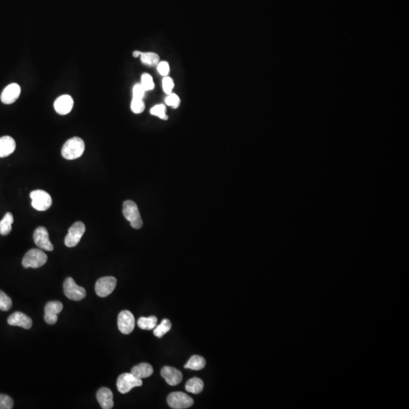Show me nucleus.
Wrapping results in <instances>:
<instances>
[{
  "mask_svg": "<svg viewBox=\"0 0 409 409\" xmlns=\"http://www.w3.org/2000/svg\"><path fill=\"white\" fill-rule=\"evenodd\" d=\"M85 149V144L81 138L75 136L68 139L64 144L62 155L67 160H75L81 157Z\"/></svg>",
  "mask_w": 409,
  "mask_h": 409,
  "instance_id": "1",
  "label": "nucleus"
},
{
  "mask_svg": "<svg viewBox=\"0 0 409 409\" xmlns=\"http://www.w3.org/2000/svg\"><path fill=\"white\" fill-rule=\"evenodd\" d=\"M47 256L44 251L39 249H33L28 251L23 258L22 266L25 269L32 268L38 269L42 267L46 263Z\"/></svg>",
  "mask_w": 409,
  "mask_h": 409,
  "instance_id": "2",
  "label": "nucleus"
},
{
  "mask_svg": "<svg viewBox=\"0 0 409 409\" xmlns=\"http://www.w3.org/2000/svg\"><path fill=\"white\" fill-rule=\"evenodd\" d=\"M123 215L135 229H140L142 220L136 204L134 201L127 200L123 204Z\"/></svg>",
  "mask_w": 409,
  "mask_h": 409,
  "instance_id": "3",
  "label": "nucleus"
},
{
  "mask_svg": "<svg viewBox=\"0 0 409 409\" xmlns=\"http://www.w3.org/2000/svg\"><path fill=\"white\" fill-rule=\"evenodd\" d=\"M31 206L34 209L41 212L47 210L51 207L52 199L50 195L42 189H37L31 192Z\"/></svg>",
  "mask_w": 409,
  "mask_h": 409,
  "instance_id": "4",
  "label": "nucleus"
},
{
  "mask_svg": "<svg viewBox=\"0 0 409 409\" xmlns=\"http://www.w3.org/2000/svg\"><path fill=\"white\" fill-rule=\"evenodd\" d=\"M142 381L141 379L135 377L131 373L121 374L117 380V387L118 391L122 394L129 393L135 387H141Z\"/></svg>",
  "mask_w": 409,
  "mask_h": 409,
  "instance_id": "5",
  "label": "nucleus"
},
{
  "mask_svg": "<svg viewBox=\"0 0 409 409\" xmlns=\"http://www.w3.org/2000/svg\"><path fill=\"white\" fill-rule=\"evenodd\" d=\"M168 406L174 409H185L191 407L194 401L190 396L182 392L171 393L167 399Z\"/></svg>",
  "mask_w": 409,
  "mask_h": 409,
  "instance_id": "6",
  "label": "nucleus"
},
{
  "mask_svg": "<svg viewBox=\"0 0 409 409\" xmlns=\"http://www.w3.org/2000/svg\"><path fill=\"white\" fill-rule=\"evenodd\" d=\"M86 227L83 222H75L68 229V233L65 236V244L68 247H75L81 241L83 235L85 233Z\"/></svg>",
  "mask_w": 409,
  "mask_h": 409,
  "instance_id": "7",
  "label": "nucleus"
},
{
  "mask_svg": "<svg viewBox=\"0 0 409 409\" xmlns=\"http://www.w3.org/2000/svg\"><path fill=\"white\" fill-rule=\"evenodd\" d=\"M64 293L67 298L74 301L82 300L86 296V290L84 288L77 285L71 277H68L64 282Z\"/></svg>",
  "mask_w": 409,
  "mask_h": 409,
  "instance_id": "8",
  "label": "nucleus"
},
{
  "mask_svg": "<svg viewBox=\"0 0 409 409\" xmlns=\"http://www.w3.org/2000/svg\"><path fill=\"white\" fill-rule=\"evenodd\" d=\"M117 280L114 276H104L95 283V293L99 297L109 296L116 287Z\"/></svg>",
  "mask_w": 409,
  "mask_h": 409,
  "instance_id": "9",
  "label": "nucleus"
},
{
  "mask_svg": "<svg viewBox=\"0 0 409 409\" xmlns=\"http://www.w3.org/2000/svg\"><path fill=\"white\" fill-rule=\"evenodd\" d=\"M118 329L122 333L130 334L135 329V316L130 311H122L118 315Z\"/></svg>",
  "mask_w": 409,
  "mask_h": 409,
  "instance_id": "10",
  "label": "nucleus"
},
{
  "mask_svg": "<svg viewBox=\"0 0 409 409\" xmlns=\"http://www.w3.org/2000/svg\"><path fill=\"white\" fill-rule=\"evenodd\" d=\"M34 243L40 249L45 251L53 250V245L49 240L48 230L44 227H39L34 233Z\"/></svg>",
  "mask_w": 409,
  "mask_h": 409,
  "instance_id": "11",
  "label": "nucleus"
},
{
  "mask_svg": "<svg viewBox=\"0 0 409 409\" xmlns=\"http://www.w3.org/2000/svg\"><path fill=\"white\" fill-rule=\"evenodd\" d=\"M63 309V305L58 301H52L47 303L45 306L44 320L48 324H55L58 320V315Z\"/></svg>",
  "mask_w": 409,
  "mask_h": 409,
  "instance_id": "12",
  "label": "nucleus"
},
{
  "mask_svg": "<svg viewBox=\"0 0 409 409\" xmlns=\"http://www.w3.org/2000/svg\"><path fill=\"white\" fill-rule=\"evenodd\" d=\"M161 375L170 386H176L183 380L182 372L170 366H165L161 370Z\"/></svg>",
  "mask_w": 409,
  "mask_h": 409,
  "instance_id": "13",
  "label": "nucleus"
},
{
  "mask_svg": "<svg viewBox=\"0 0 409 409\" xmlns=\"http://www.w3.org/2000/svg\"><path fill=\"white\" fill-rule=\"evenodd\" d=\"M74 100L69 95H61L54 103V109L61 115H68L73 109Z\"/></svg>",
  "mask_w": 409,
  "mask_h": 409,
  "instance_id": "14",
  "label": "nucleus"
},
{
  "mask_svg": "<svg viewBox=\"0 0 409 409\" xmlns=\"http://www.w3.org/2000/svg\"><path fill=\"white\" fill-rule=\"evenodd\" d=\"M21 94V88L18 84H11L7 86L1 94L2 103L9 105L15 102Z\"/></svg>",
  "mask_w": 409,
  "mask_h": 409,
  "instance_id": "15",
  "label": "nucleus"
},
{
  "mask_svg": "<svg viewBox=\"0 0 409 409\" xmlns=\"http://www.w3.org/2000/svg\"><path fill=\"white\" fill-rule=\"evenodd\" d=\"M8 323L11 326H18L24 329L31 328L32 327V320L22 312H16L8 317Z\"/></svg>",
  "mask_w": 409,
  "mask_h": 409,
  "instance_id": "16",
  "label": "nucleus"
},
{
  "mask_svg": "<svg viewBox=\"0 0 409 409\" xmlns=\"http://www.w3.org/2000/svg\"><path fill=\"white\" fill-rule=\"evenodd\" d=\"M96 399L102 409H111L113 408V393L110 389L102 387L98 390Z\"/></svg>",
  "mask_w": 409,
  "mask_h": 409,
  "instance_id": "17",
  "label": "nucleus"
},
{
  "mask_svg": "<svg viewBox=\"0 0 409 409\" xmlns=\"http://www.w3.org/2000/svg\"><path fill=\"white\" fill-rule=\"evenodd\" d=\"M16 148L15 139L9 136L0 137V158L7 157L13 153Z\"/></svg>",
  "mask_w": 409,
  "mask_h": 409,
  "instance_id": "18",
  "label": "nucleus"
},
{
  "mask_svg": "<svg viewBox=\"0 0 409 409\" xmlns=\"http://www.w3.org/2000/svg\"><path fill=\"white\" fill-rule=\"evenodd\" d=\"M131 374H133L137 378H147L153 374V367L148 363H141L135 366L131 369Z\"/></svg>",
  "mask_w": 409,
  "mask_h": 409,
  "instance_id": "19",
  "label": "nucleus"
},
{
  "mask_svg": "<svg viewBox=\"0 0 409 409\" xmlns=\"http://www.w3.org/2000/svg\"><path fill=\"white\" fill-rule=\"evenodd\" d=\"M203 381L198 377L189 379L186 383V390L193 394H199L203 390Z\"/></svg>",
  "mask_w": 409,
  "mask_h": 409,
  "instance_id": "20",
  "label": "nucleus"
},
{
  "mask_svg": "<svg viewBox=\"0 0 409 409\" xmlns=\"http://www.w3.org/2000/svg\"><path fill=\"white\" fill-rule=\"evenodd\" d=\"M14 222V217L11 212H7L3 219L0 221V234L8 235L11 231V225Z\"/></svg>",
  "mask_w": 409,
  "mask_h": 409,
  "instance_id": "21",
  "label": "nucleus"
},
{
  "mask_svg": "<svg viewBox=\"0 0 409 409\" xmlns=\"http://www.w3.org/2000/svg\"><path fill=\"white\" fill-rule=\"evenodd\" d=\"M206 360L202 356H192L188 361V363L185 364L184 367L190 370H202L206 366Z\"/></svg>",
  "mask_w": 409,
  "mask_h": 409,
  "instance_id": "22",
  "label": "nucleus"
},
{
  "mask_svg": "<svg viewBox=\"0 0 409 409\" xmlns=\"http://www.w3.org/2000/svg\"><path fill=\"white\" fill-rule=\"evenodd\" d=\"M158 318L155 316L150 317H141L138 320L137 324L139 328L142 330H150L155 328L157 324Z\"/></svg>",
  "mask_w": 409,
  "mask_h": 409,
  "instance_id": "23",
  "label": "nucleus"
},
{
  "mask_svg": "<svg viewBox=\"0 0 409 409\" xmlns=\"http://www.w3.org/2000/svg\"><path fill=\"white\" fill-rule=\"evenodd\" d=\"M140 59L144 65L151 67L156 66L159 63V55L155 52H142Z\"/></svg>",
  "mask_w": 409,
  "mask_h": 409,
  "instance_id": "24",
  "label": "nucleus"
},
{
  "mask_svg": "<svg viewBox=\"0 0 409 409\" xmlns=\"http://www.w3.org/2000/svg\"><path fill=\"white\" fill-rule=\"evenodd\" d=\"M172 328V323L168 319H164L159 325L154 328V335L158 338H162Z\"/></svg>",
  "mask_w": 409,
  "mask_h": 409,
  "instance_id": "25",
  "label": "nucleus"
},
{
  "mask_svg": "<svg viewBox=\"0 0 409 409\" xmlns=\"http://www.w3.org/2000/svg\"><path fill=\"white\" fill-rule=\"evenodd\" d=\"M12 306V302L9 296H7L3 291L0 290V310L7 312Z\"/></svg>",
  "mask_w": 409,
  "mask_h": 409,
  "instance_id": "26",
  "label": "nucleus"
},
{
  "mask_svg": "<svg viewBox=\"0 0 409 409\" xmlns=\"http://www.w3.org/2000/svg\"><path fill=\"white\" fill-rule=\"evenodd\" d=\"M150 113L151 115L159 117V118L162 120H167L168 118V115H166V108L162 104L152 107L150 110Z\"/></svg>",
  "mask_w": 409,
  "mask_h": 409,
  "instance_id": "27",
  "label": "nucleus"
},
{
  "mask_svg": "<svg viewBox=\"0 0 409 409\" xmlns=\"http://www.w3.org/2000/svg\"><path fill=\"white\" fill-rule=\"evenodd\" d=\"M141 85L146 91L153 90L155 84H154L152 76L147 73L142 74V77H141Z\"/></svg>",
  "mask_w": 409,
  "mask_h": 409,
  "instance_id": "28",
  "label": "nucleus"
},
{
  "mask_svg": "<svg viewBox=\"0 0 409 409\" xmlns=\"http://www.w3.org/2000/svg\"><path fill=\"white\" fill-rule=\"evenodd\" d=\"M131 111L135 114H140L145 109V104L142 99H134L131 101Z\"/></svg>",
  "mask_w": 409,
  "mask_h": 409,
  "instance_id": "29",
  "label": "nucleus"
},
{
  "mask_svg": "<svg viewBox=\"0 0 409 409\" xmlns=\"http://www.w3.org/2000/svg\"><path fill=\"white\" fill-rule=\"evenodd\" d=\"M13 406V400L10 396L0 394V409H11Z\"/></svg>",
  "mask_w": 409,
  "mask_h": 409,
  "instance_id": "30",
  "label": "nucleus"
},
{
  "mask_svg": "<svg viewBox=\"0 0 409 409\" xmlns=\"http://www.w3.org/2000/svg\"><path fill=\"white\" fill-rule=\"evenodd\" d=\"M162 88H163L164 92L167 95L172 93L174 88H175V83H174L172 78H171L170 77H165L162 80Z\"/></svg>",
  "mask_w": 409,
  "mask_h": 409,
  "instance_id": "31",
  "label": "nucleus"
},
{
  "mask_svg": "<svg viewBox=\"0 0 409 409\" xmlns=\"http://www.w3.org/2000/svg\"><path fill=\"white\" fill-rule=\"evenodd\" d=\"M165 102H166L167 105L172 107L174 109H178L180 104H181V99H180L179 96L177 94L172 92L167 96L166 99H165Z\"/></svg>",
  "mask_w": 409,
  "mask_h": 409,
  "instance_id": "32",
  "label": "nucleus"
},
{
  "mask_svg": "<svg viewBox=\"0 0 409 409\" xmlns=\"http://www.w3.org/2000/svg\"><path fill=\"white\" fill-rule=\"evenodd\" d=\"M146 91L142 88L141 84H136L135 85L133 88V98L134 99H143L145 96V93Z\"/></svg>",
  "mask_w": 409,
  "mask_h": 409,
  "instance_id": "33",
  "label": "nucleus"
},
{
  "mask_svg": "<svg viewBox=\"0 0 409 409\" xmlns=\"http://www.w3.org/2000/svg\"><path fill=\"white\" fill-rule=\"evenodd\" d=\"M158 71L162 76H168L170 73V65L167 62H161L157 65Z\"/></svg>",
  "mask_w": 409,
  "mask_h": 409,
  "instance_id": "34",
  "label": "nucleus"
},
{
  "mask_svg": "<svg viewBox=\"0 0 409 409\" xmlns=\"http://www.w3.org/2000/svg\"><path fill=\"white\" fill-rule=\"evenodd\" d=\"M141 53H142V52H139V51H135V52H133L134 57L137 58V57L140 56Z\"/></svg>",
  "mask_w": 409,
  "mask_h": 409,
  "instance_id": "35",
  "label": "nucleus"
}]
</instances>
